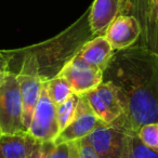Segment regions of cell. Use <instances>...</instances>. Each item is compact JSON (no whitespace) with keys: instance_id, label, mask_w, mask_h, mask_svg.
Instances as JSON below:
<instances>
[{"instance_id":"cell-1","label":"cell","mask_w":158,"mask_h":158,"mask_svg":"<svg viewBox=\"0 0 158 158\" xmlns=\"http://www.w3.org/2000/svg\"><path fill=\"white\" fill-rule=\"evenodd\" d=\"M103 81L114 85L123 115L113 125L136 133L142 126L158 121V55L136 42L115 51L103 72Z\"/></svg>"},{"instance_id":"cell-2","label":"cell","mask_w":158,"mask_h":158,"mask_svg":"<svg viewBox=\"0 0 158 158\" xmlns=\"http://www.w3.org/2000/svg\"><path fill=\"white\" fill-rule=\"evenodd\" d=\"M89 24V9L84 12L70 26L59 35L44 42L22 48L34 55L42 81L46 82L57 76L62 68L81 49L87 41L93 38Z\"/></svg>"},{"instance_id":"cell-3","label":"cell","mask_w":158,"mask_h":158,"mask_svg":"<svg viewBox=\"0 0 158 158\" xmlns=\"http://www.w3.org/2000/svg\"><path fill=\"white\" fill-rule=\"evenodd\" d=\"M0 128L3 133L26 131L23 125L20 86L16 74L10 70L0 81Z\"/></svg>"},{"instance_id":"cell-4","label":"cell","mask_w":158,"mask_h":158,"mask_svg":"<svg viewBox=\"0 0 158 158\" xmlns=\"http://www.w3.org/2000/svg\"><path fill=\"white\" fill-rule=\"evenodd\" d=\"M131 132L115 125L101 123L84 138L99 158H130Z\"/></svg>"},{"instance_id":"cell-5","label":"cell","mask_w":158,"mask_h":158,"mask_svg":"<svg viewBox=\"0 0 158 158\" xmlns=\"http://www.w3.org/2000/svg\"><path fill=\"white\" fill-rule=\"evenodd\" d=\"M28 132L40 143L54 142L60 133L56 116V105L48 94L47 86L44 82L39 100L33 113Z\"/></svg>"},{"instance_id":"cell-6","label":"cell","mask_w":158,"mask_h":158,"mask_svg":"<svg viewBox=\"0 0 158 158\" xmlns=\"http://www.w3.org/2000/svg\"><path fill=\"white\" fill-rule=\"evenodd\" d=\"M91 110L103 123L113 125L123 115V106L114 85L102 81L85 94Z\"/></svg>"},{"instance_id":"cell-7","label":"cell","mask_w":158,"mask_h":158,"mask_svg":"<svg viewBox=\"0 0 158 158\" xmlns=\"http://www.w3.org/2000/svg\"><path fill=\"white\" fill-rule=\"evenodd\" d=\"M59 75L67 80L73 92L78 95L90 92L103 81V70L88 64L78 54L65 64Z\"/></svg>"},{"instance_id":"cell-8","label":"cell","mask_w":158,"mask_h":158,"mask_svg":"<svg viewBox=\"0 0 158 158\" xmlns=\"http://www.w3.org/2000/svg\"><path fill=\"white\" fill-rule=\"evenodd\" d=\"M103 123L93 113L87 101L85 94L79 95L78 105H77L76 115L73 120L68 123L66 128H64L56 139L54 140V144L63 142H73L78 141L88 136L95 128Z\"/></svg>"},{"instance_id":"cell-9","label":"cell","mask_w":158,"mask_h":158,"mask_svg":"<svg viewBox=\"0 0 158 158\" xmlns=\"http://www.w3.org/2000/svg\"><path fill=\"white\" fill-rule=\"evenodd\" d=\"M142 27L140 21L133 14L123 13L114 20L105 31V37L114 51L127 49L140 39Z\"/></svg>"},{"instance_id":"cell-10","label":"cell","mask_w":158,"mask_h":158,"mask_svg":"<svg viewBox=\"0 0 158 158\" xmlns=\"http://www.w3.org/2000/svg\"><path fill=\"white\" fill-rule=\"evenodd\" d=\"M128 0H94L89 8V24L92 35H104L120 14L126 13Z\"/></svg>"},{"instance_id":"cell-11","label":"cell","mask_w":158,"mask_h":158,"mask_svg":"<svg viewBox=\"0 0 158 158\" xmlns=\"http://www.w3.org/2000/svg\"><path fill=\"white\" fill-rule=\"evenodd\" d=\"M126 13L133 14L140 21L142 33L139 44H144L158 55V10L149 9L135 0H128Z\"/></svg>"},{"instance_id":"cell-12","label":"cell","mask_w":158,"mask_h":158,"mask_svg":"<svg viewBox=\"0 0 158 158\" xmlns=\"http://www.w3.org/2000/svg\"><path fill=\"white\" fill-rule=\"evenodd\" d=\"M40 144L28 132L2 133L0 136V158H26Z\"/></svg>"},{"instance_id":"cell-13","label":"cell","mask_w":158,"mask_h":158,"mask_svg":"<svg viewBox=\"0 0 158 158\" xmlns=\"http://www.w3.org/2000/svg\"><path fill=\"white\" fill-rule=\"evenodd\" d=\"M115 51L108 42L105 35L95 36L87 41L77 54L88 64L100 68L104 72Z\"/></svg>"},{"instance_id":"cell-14","label":"cell","mask_w":158,"mask_h":158,"mask_svg":"<svg viewBox=\"0 0 158 158\" xmlns=\"http://www.w3.org/2000/svg\"><path fill=\"white\" fill-rule=\"evenodd\" d=\"M48 90V94L55 105H60L65 102L73 94V90L68 81L61 75L53 77L52 79L44 82Z\"/></svg>"},{"instance_id":"cell-15","label":"cell","mask_w":158,"mask_h":158,"mask_svg":"<svg viewBox=\"0 0 158 158\" xmlns=\"http://www.w3.org/2000/svg\"><path fill=\"white\" fill-rule=\"evenodd\" d=\"M79 95L73 93L65 102L56 106L57 123H59L60 132L68 126V123L73 120L76 115L77 105H78Z\"/></svg>"},{"instance_id":"cell-16","label":"cell","mask_w":158,"mask_h":158,"mask_svg":"<svg viewBox=\"0 0 158 158\" xmlns=\"http://www.w3.org/2000/svg\"><path fill=\"white\" fill-rule=\"evenodd\" d=\"M135 134L143 144L158 152V121L142 126Z\"/></svg>"},{"instance_id":"cell-17","label":"cell","mask_w":158,"mask_h":158,"mask_svg":"<svg viewBox=\"0 0 158 158\" xmlns=\"http://www.w3.org/2000/svg\"><path fill=\"white\" fill-rule=\"evenodd\" d=\"M48 158H80L79 157L78 141L54 144Z\"/></svg>"},{"instance_id":"cell-18","label":"cell","mask_w":158,"mask_h":158,"mask_svg":"<svg viewBox=\"0 0 158 158\" xmlns=\"http://www.w3.org/2000/svg\"><path fill=\"white\" fill-rule=\"evenodd\" d=\"M130 158H158V152L144 145L135 133L130 135Z\"/></svg>"},{"instance_id":"cell-19","label":"cell","mask_w":158,"mask_h":158,"mask_svg":"<svg viewBox=\"0 0 158 158\" xmlns=\"http://www.w3.org/2000/svg\"><path fill=\"white\" fill-rule=\"evenodd\" d=\"M54 143L53 142H44L40 143L36 149L31 154H29L26 158H48L50 152L52 151Z\"/></svg>"},{"instance_id":"cell-20","label":"cell","mask_w":158,"mask_h":158,"mask_svg":"<svg viewBox=\"0 0 158 158\" xmlns=\"http://www.w3.org/2000/svg\"><path fill=\"white\" fill-rule=\"evenodd\" d=\"M78 149H79V157L80 158H99L98 154L93 149V147L89 144L84 139L78 140Z\"/></svg>"},{"instance_id":"cell-21","label":"cell","mask_w":158,"mask_h":158,"mask_svg":"<svg viewBox=\"0 0 158 158\" xmlns=\"http://www.w3.org/2000/svg\"><path fill=\"white\" fill-rule=\"evenodd\" d=\"M10 70V59L3 50H0V81Z\"/></svg>"},{"instance_id":"cell-22","label":"cell","mask_w":158,"mask_h":158,"mask_svg":"<svg viewBox=\"0 0 158 158\" xmlns=\"http://www.w3.org/2000/svg\"><path fill=\"white\" fill-rule=\"evenodd\" d=\"M2 133H3V132H2V130H1V128H0V136L2 135Z\"/></svg>"}]
</instances>
